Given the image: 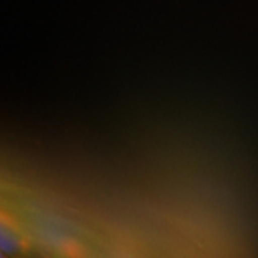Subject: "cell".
I'll list each match as a JSON object with an SVG mask.
<instances>
[{
	"mask_svg": "<svg viewBox=\"0 0 258 258\" xmlns=\"http://www.w3.org/2000/svg\"><path fill=\"white\" fill-rule=\"evenodd\" d=\"M0 249L5 255H18L29 249V241L16 221L0 211Z\"/></svg>",
	"mask_w": 258,
	"mask_h": 258,
	"instance_id": "cell-1",
	"label": "cell"
},
{
	"mask_svg": "<svg viewBox=\"0 0 258 258\" xmlns=\"http://www.w3.org/2000/svg\"><path fill=\"white\" fill-rule=\"evenodd\" d=\"M3 255H5V254H3V251L0 249V257H3Z\"/></svg>",
	"mask_w": 258,
	"mask_h": 258,
	"instance_id": "cell-2",
	"label": "cell"
}]
</instances>
